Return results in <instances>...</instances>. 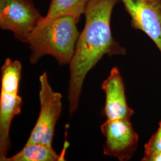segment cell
Instances as JSON below:
<instances>
[{
	"instance_id": "obj_1",
	"label": "cell",
	"mask_w": 161,
	"mask_h": 161,
	"mask_svg": "<svg viewBox=\"0 0 161 161\" xmlns=\"http://www.w3.org/2000/svg\"><path fill=\"white\" fill-rule=\"evenodd\" d=\"M119 0H90L84 15L85 25L76 44L69 63V113L77 109L84 80L88 72L106 55H124L126 50L113 37L110 20Z\"/></svg>"
},
{
	"instance_id": "obj_2",
	"label": "cell",
	"mask_w": 161,
	"mask_h": 161,
	"mask_svg": "<svg viewBox=\"0 0 161 161\" xmlns=\"http://www.w3.org/2000/svg\"><path fill=\"white\" fill-rule=\"evenodd\" d=\"M74 17H42L29 35L30 62L36 64L45 55H50L60 64H69L80 32Z\"/></svg>"
},
{
	"instance_id": "obj_3",
	"label": "cell",
	"mask_w": 161,
	"mask_h": 161,
	"mask_svg": "<svg viewBox=\"0 0 161 161\" xmlns=\"http://www.w3.org/2000/svg\"><path fill=\"white\" fill-rule=\"evenodd\" d=\"M40 82V115L26 144L52 146L56 125L62 110V96L53 90L46 72L41 75Z\"/></svg>"
},
{
	"instance_id": "obj_4",
	"label": "cell",
	"mask_w": 161,
	"mask_h": 161,
	"mask_svg": "<svg viewBox=\"0 0 161 161\" xmlns=\"http://www.w3.org/2000/svg\"><path fill=\"white\" fill-rule=\"evenodd\" d=\"M32 0H0V27L10 31L18 40L27 43L41 18Z\"/></svg>"
},
{
	"instance_id": "obj_5",
	"label": "cell",
	"mask_w": 161,
	"mask_h": 161,
	"mask_svg": "<svg viewBox=\"0 0 161 161\" xmlns=\"http://www.w3.org/2000/svg\"><path fill=\"white\" fill-rule=\"evenodd\" d=\"M101 131L106 137L104 155L115 157L121 161L132 158L137 148L139 138L130 119H106L101 125Z\"/></svg>"
},
{
	"instance_id": "obj_6",
	"label": "cell",
	"mask_w": 161,
	"mask_h": 161,
	"mask_svg": "<svg viewBox=\"0 0 161 161\" xmlns=\"http://www.w3.org/2000/svg\"><path fill=\"white\" fill-rule=\"evenodd\" d=\"M131 17L134 29L143 32L161 54V0H119Z\"/></svg>"
},
{
	"instance_id": "obj_7",
	"label": "cell",
	"mask_w": 161,
	"mask_h": 161,
	"mask_svg": "<svg viewBox=\"0 0 161 161\" xmlns=\"http://www.w3.org/2000/svg\"><path fill=\"white\" fill-rule=\"evenodd\" d=\"M106 95L102 114L108 120L130 119L134 111L127 104L125 85L118 68L111 69L110 75L102 84Z\"/></svg>"
},
{
	"instance_id": "obj_8",
	"label": "cell",
	"mask_w": 161,
	"mask_h": 161,
	"mask_svg": "<svg viewBox=\"0 0 161 161\" xmlns=\"http://www.w3.org/2000/svg\"><path fill=\"white\" fill-rule=\"evenodd\" d=\"M22 98L18 93L1 92L0 96V160L6 161L10 146V128L14 116L21 114Z\"/></svg>"
},
{
	"instance_id": "obj_9",
	"label": "cell",
	"mask_w": 161,
	"mask_h": 161,
	"mask_svg": "<svg viewBox=\"0 0 161 161\" xmlns=\"http://www.w3.org/2000/svg\"><path fill=\"white\" fill-rule=\"evenodd\" d=\"M61 156L54 150L52 146L40 143L25 144L22 149L5 161H57Z\"/></svg>"
},
{
	"instance_id": "obj_10",
	"label": "cell",
	"mask_w": 161,
	"mask_h": 161,
	"mask_svg": "<svg viewBox=\"0 0 161 161\" xmlns=\"http://www.w3.org/2000/svg\"><path fill=\"white\" fill-rule=\"evenodd\" d=\"M90 0H51L46 17L54 18L62 16L74 17L77 22L84 14Z\"/></svg>"
},
{
	"instance_id": "obj_11",
	"label": "cell",
	"mask_w": 161,
	"mask_h": 161,
	"mask_svg": "<svg viewBox=\"0 0 161 161\" xmlns=\"http://www.w3.org/2000/svg\"><path fill=\"white\" fill-rule=\"evenodd\" d=\"M22 69L19 60L6 58L1 68V92L18 93Z\"/></svg>"
},
{
	"instance_id": "obj_12",
	"label": "cell",
	"mask_w": 161,
	"mask_h": 161,
	"mask_svg": "<svg viewBox=\"0 0 161 161\" xmlns=\"http://www.w3.org/2000/svg\"><path fill=\"white\" fill-rule=\"evenodd\" d=\"M158 153H161V120L157 131L144 145V156L142 161H146L150 156Z\"/></svg>"
}]
</instances>
